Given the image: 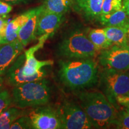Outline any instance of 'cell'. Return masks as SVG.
I'll use <instances>...</instances> for the list:
<instances>
[{"label": "cell", "instance_id": "cell-1", "mask_svg": "<svg viewBox=\"0 0 129 129\" xmlns=\"http://www.w3.org/2000/svg\"><path fill=\"white\" fill-rule=\"evenodd\" d=\"M59 76L62 83L71 90L92 87L99 81L98 64L92 58L61 60Z\"/></svg>", "mask_w": 129, "mask_h": 129}, {"label": "cell", "instance_id": "cell-2", "mask_svg": "<svg viewBox=\"0 0 129 129\" xmlns=\"http://www.w3.org/2000/svg\"><path fill=\"white\" fill-rule=\"evenodd\" d=\"M77 96L93 128H108L113 125L118 112L104 93L98 90H84L78 91Z\"/></svg>", "mask_w": 129, "mask_h": 129}, {"label": "cell", "instance_id": "cell-3", "mask_svg": "<svg viewBox=\"0 0 129 129\" xmlns=\"http://www.w3.org/2000/svg\"><path fill=\"white\" fill-rule=\"evenodd\" d=\"M12 97L13 102L19 108L44 106L50 99V88L44 78L14 86Z\"/></svg>", "mask_w": 129, "mask_h": 129}, {"label": "cell", "instance_id": "cell-4", "mask_svg": "<svg viewBox=\"0 0 129 129\" xmlns=\"http://www.w3.org/2000/svg\"><path fill=\"white\" fill-rule=\"evenodd\" d=\"M57 51L63 57L77 59L93 58L99 51L88 39L86 33L75 29L63 37L58 45Z\"/></svg>", "mask_w": 129, "mask_h": 129}, {"label": "cell", "instance_id": "cell-5", "mask_svg": "<svg viewBox=\"0 0 129 129\" xmlns=\"http://www.w3.org/2000/svg\"><path fill=\"white\" fill-rule=\"evenodd\" d=\"M101 81L107 98L112 103L117 97L129 93V72L104 68Z\"/></svg>", "mask_w": 129, "mask_h": 129}, {"label": "cell", "instance_id": "cell-6", "mask_svg": "<svg viewBox=\"0 0 129 129\" xmlns=\"http://www.w3.org/2000/svg\"><path fill=\"white\" fill-rule=\"evenodd\" d=\"M61 128L87 129L93 128L89 119L79 104L64 101L57 109Z\"/></svg>", "mask_w": 129, "mask_h": 129}, {"label": "cell", "instance_id": "cell-7", "mask_svg": "<svg viewBox=\"0 0 129 129\" xmlns=\"http://www.w3.org/2000/svg\"><path fill=\"white\" fill-rule=\"evenodd\" d=\"M99 61L104 68L126 71L129 70V44L125 46L112 45L102 50Z\"/></svg>", "mask_w": 129, "mask_h": 129}, {"label": "cell", "instance_id": "cell-8", "mask_svg": "<svg viewBox=\"0 0 129 129\" xmlns=\"http://www.w3.org/2000/svg\"><path fill=\"white\" fill-rule=\"evenodd\" d=\"M26 115L30 118L32 128H61L60 121L57 111L47 106H38L32 109Z\"/></svg>", "mask_w": 129, "mask_h": 129}, {"label": "cell", "instance_id": "cell-9", "mask_svg": "<svg viewBox=\"0 0 129 129\" xmlns=\"http://www.w3.org/2000/svg\"><path fill=\"white\" fill-rule=\"evenodd\" d=\"M49 34H44L39 37V42L35 46L29 48L25 52V61L23 68V74L26 77H32L42 70L47 66H51L53 64L52 60H39L35 57V53L40 48H43L46 40L50 37Z\"/></svg>", "mask_w": 129, "mask_h": 129}, {"label": "cell", "instance_id": "cell-10", "mask_svg": "<svg viewBox=\"0 0 129 129\" xmlns=\"http://www.w3.org/2000/svg\"><path fill=\"white\" fill-rule=\"evenodd\" d=\"M25 61V54H19L14 62L6 72V78L9 84L16 86L27 82L34 81L44 78L46 76V71L42 70L39 73L32 77H26L23 74V68Z\"/></svg>", "mask_w": 129, "mask_h": 129}, {"label": "cell", "instance_id": "cell-11", "mask_svg": "<svg viewBox=\"0 0 129 129\" xmlns=\"http://www.w3.org/2000/svg\"><path fill=\"white\" fill-rule=\"evenodd\" d=\"M103 2L104 0H72V5L85 20L99 22Z\"/></svg>", "mask_w": 129, "mask_h": 129}, {"label": "cell", "instance_id": "cell-12", "mask_svg": "<svg viewBox=\"0 0 129 129\" xmlns=\"http://www.w3.org/2000/svg\"><path fill=\"white\" fill-rule=\"evenodd\" d=\"M63 19V14L46 12L43 9L38 19L36 37L44 34H49L51 36L62 23Z\"/></svg>", "mask_w": 129, "mask_h": 129}, {"label": "cell", "instance_id": "cell-13", "mask_svg": "<svg viewBox=\"0 0 129 129\" xmlns=\"http://www.w3.org/2000/svg\"><path fill=\"white\" fill-rule=\"evenodd\" d=\"M24 47L18 38L0 47V75L5 74L23 50Z\"/></svg>", "mask_w": 129, "mask_h": 129}, {"label": "cell", "instance_id": "cell-14", "mask_svg": "<svg viewBox=\"0 0 129 129\" xmlns=\"http://www.w3.org/2000/svg\"><path fill=\"white\" fill-rule=\"evenodd\" d=\"M43 11V6L36 7V10L23 26L21 27L18 34V39L24 46L36 39V30L38 19Z\"/></svg>", "mask_w": 129, "mask_h": 129}, {"label": "cell", "instance_id": "cell-15", "mask_svg": "<svg viewBox=\"0 0 129 129\" xmlns=\"http://www.w3.org/2000/svg\"><path fill=\"white\" fill-rule=\"evenodd\" d=\"M129 17L122 7L112 13L101 15L99 22L105 26L123 27L128 20Z\"/></svg>", "mask_w": 129, "mask_h": 129}, {"label": "cell", "instance_id": "cell-16", "mask_svg": "<svg viewBox=\"0 0 129 129\" xmlns=\"http://www.w3.org/2000/svg\"><path fill=\"white\" fill-rule=\"evenodd\" d=\"M20 29V26L15 19L10 22L6 20L0 30V36L1 37L0 45L9 44L17 39Z\"/></svg>", "mask_w": 129, "mask_h": 129}, {"label": "cell", "instance_id": "cell-17", "mask_svg": "<svg viewBox=\"0 0 129 129\" xmlns=\"http://www.w3.org/2000/svg\"><path fill=\"white\" fill-rule=\"evenodd\" d=\"M103 29L113 45L125 46L129 44V40L123 27L105 26Z\"/></svg>", "mask_w": 129, "mask_h": 129}, {"label": "cell", "instance_id": "cell-18", "mask_svg": "<svg viewBox=\"0 0 129 129\" xmlns=\"http://www.w3.org/2000/svg\"><path fill=\"white\" fill-rule=\"evenodd\" d=\"M86 34L99 51L107 49L113 45L107 38L103 29H91Z\"/></svg>", "mask_w": 129, "mask_h": 129}, {"label": "cell", "instance_id": "cell-19", "mask_svg": "<svg viewBox=\"0 0 129 129\" xmlns=\"http://www.w3.org/2000/svg\"><path fill=\"white\" fill-rule=\"evenodd\" d=\"M26 114V111L19 108H8L0 114V129H8L16 120Z\"/></svg>", "mask_w": 129, "mask_h": 129}, {"label": "cell", "instance_id": "cell-20", "mask_svg": "<svg viewBox=\"0 0 129 129\" xmlns=\"http://www.w3.org/2000/svg\"><path fill=\"white\" fill-rule=\"evenodd\" d=\"M72 4V0H44L42 6L44 11L64 15Z\"/></svg>", "mask_w": 129, "mask_h": 129}, {"label": "cell", "instance_id": "cell-21", "mask_svg": "<svg viewBox=\"0 0 129 129\" xmlns=\"http://www.w3.org/2000/svg\"><path fill=\"white\" fill-rule=\"evenodd\" d=\"M122 7V0H104L101 15L108 14L119 10Z\"/></svg>", "mask_w": 129, "mask_h": 129}, {"label": "cell", "instance_id": "cell-22", "mask_svg": "<svg viewBox=\"0 0 129 129\" xmlns=\"http://www.w3.org/2000/svg\"><path fill=\"white\" fill-rule=\"evenodd\" d=\"M113 125L116 128L129 129V111L125 108L120 112H118V115Z\"/></svg>", "mask_w": 129, "mask_h": 129}, {"label": "cell", "instance_id": "cell-23", "mask_svg": "<svg viewBox=\"0 0 129 129\" xmlns=\"http://www.w3.org/2000/svg\"><path fill=\"white\" fill-rule=\"evenodd\" d=\"M12 97L9 91L6 90H3L0 91V114L8 109L12 104Z\"/></svg>", "mask_w": 129, "mask_h": 129}, {"label": "cell", "instance_id": "cell-24", "mask_svg": "<svg viewBox=\"0 0 129 129\" xmlns=\"http://www.w3.org/2000/svg\"><path fill=\"white\" fill-rule=\"evenodd\" d=\"M10 129H26L32 128L30 118L28 115L22 116L16 120L11 125Z\"/></svg>", "mask_w": 129, "mask_h": 129}, {"label": "cell", "instance_id": "cell-25", "mask_svg": "<svg viewBox=\"0 0 129 129\" xmlns=\"http://www.w3.org/2000/svg\"><path fill=\"white\" fill-rule=\"evenodd\" d=\"M13 7L10 4L0 0V16H7V14L12 12Z\"/></svg>", "mask_w": 129, "mask_h": 129}, {"label": "cell", "instance_id": "cell-26", "mask_svg": "<svg viewBox=\"0 0 129 129\" xmlns=\"http://www.w3.org/2000/svg\"><path fill=\"white\" fill-rule=\"evenodd\" d=\"M115 101L124 108H129V93L125 95L117 97Z\"/></svg>", "mask_w": 129, "mask_h": 129}, {"label": "cell", "instance_id": "cell-27", "mask_svg": "<svg viewBox=\"0 0 129 129\" xmlns=\"http://www.w3.org/2000/svg\"><path fill=\"white\" fill-rule=\"evenodd\" d=\"M1 1H5L10 4H25L28 3L30 0H1Z\"/></svg>", "mask_w": 129, "mask_h": 129}, {"label": "cell", "instance_id": "cell-28", "mask_svg": "<svg viewBox=\"0 0 129 129\" xmlns=\"http://www.w3.org/2000/svg\"><path fill=\"white\" fill-rule=\"evenodd\" d=\"M122 7L129 17V0H122Z\"/></svg>", "mask_w": 129, "mask_h": 129}, {"label": "cell", "instance_id": "cell-29", "mask_svg": "<svg viewBox=\"0 0 129 129\" xmlns=\"http://www.w3.org/2000/svg\"><path fill=\"white\" fill-rule=\"evenodd\" d=\"M123 28H124V29L125 32H126L127 36V37H128V39L129 40V19H128V20H127L126 23L124 25Z\"/></svg>", "mask_w": 129, "mask_h": 129}, {"label": "cell", "instance_id": "cell-30", "mask_svg": "<svg viewBox=\"0 0 129 129\" xmlns=\"http://www.w3.org/2000/svg\"><path fill=\"white\" fill-rule=\"evenodd\" d=\"M6 17H0V30H1V28H2L3 25L5 23L6 20L5 19Z\"/></svg>", "mask_w": 129, "mask_h": 129}, {"label": "cell", "instance_id": "cell-31", "mask_svg": "<svg viewBox=\"0 0 129 129\" xmlns=\"http://www.w3.org/2000/svg\"><path fill=\"white\" fill-rule=\"evenodd\" d=\"M3 84H4V81H3L2 77H0V91L3 90Z\"/></svg>", "mask_w": 129, "mask_h": 129}, {"label": "cell", "instance_id": "cell-32", "mask_svg": "<svg viewBox=\"0 0 129 129\" xmlns=\"http://www.w3.org/2000/svg\"><path fill=\"white\" fill-rule=\"evenodd\" d=\"M1 37L0 36V43H1Z\"/></svg>", "mask_w": 129, "mask_h": 129}, {"label": "cell", "instance_id": "cell-33", "mask_svg": "<svg viewBox=\"0 0 129 129\" xmlns=\"http://www.w3.org/2000/svg\"><path fill=\"white\" fill-rule=\"evenodd\" d=\"M6 17V16H0V17Z\"/></svg>", "mask_w": 129, "mask_h": 129}, {"label": "cell", "instance_id": "cell-34", "mask_svg": "<svg viewBox=\"0 0 129 129\" xmlns=\"http://www.w3.org/2000/svg\"><path fill=\"white\" fill-rule=\"evenodd\" d=\"M126 108L127 109H128V110L129 111V108Z\"/></svg>", "mask_w": 129, "mask_h": 129}]
</instances>
